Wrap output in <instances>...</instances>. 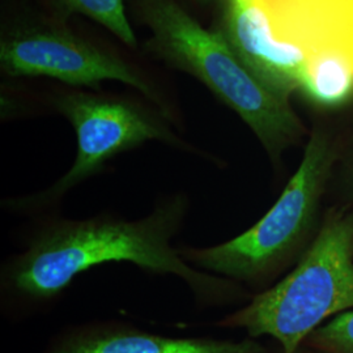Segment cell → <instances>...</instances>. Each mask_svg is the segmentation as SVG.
<instances>
[{
	"label": "cell",
	"instance_id": "14",
	"mask_svg": "<svg viewBox=\"0 0 353 353\" xmlns=\"http://www.w3.org/2000/svg\"><path fill=\"white\" fill-rule=\"evenodd\" d=\"M296 353H316L314 352V351H312V350H310V348H307V347H305V345H303V347H301V348H300V350H299V351H297V352Z\"/></svg>",
	"mask_w": 353,
	"mask_h": 353
},
{
	"label": "cell",
	"instance_id": "11",
	"mask_svg": "<svg viewBox=\"0 0 353 353\" xmlns=\"http://www.w3.org/2000/svg\"><path fill=\"white\" fill-rule=\"evenodd\" d=\"M300 90L318 106L338 108L353 97V71L334 58L307 61Z\"/></svg>",
	"mask_w": 353,
	"mask_h": 353
},
{
	"label": "cell",
	"instance_id": "7",
	"mask_svg": "<svg viewBox=\"0 0 353 353\" xmlns=\"http://www.w3.org/2000/svg\"><path fill=\"white\" fill-rule=\"evenodd\" d=\"M272 39L305 61L334 58L353 71V0H245Z\"/></svg>",
	"mask_w": 353,
	"mask_h": 353
},
{
	"label": "cell",
	"instance_id": "5",
	"mask_svg": "<svg viewBox=\"0 0 353 353\" xmlns=\"http://www.w3.org/2000/svg\"><path fill=\"white\" fill-rule=\"evenodd\" d=\"M0 68L4 75L46 76L72 87L119 81L138 89L166 114L163 93L138 65L79 36L67 21L49 13L20 11L3 19Z\"/></svg>",
	"mask_w": 353,
	"mask_h": 353
},
{
	"label": "cell",
	"instance_id": "1",
	"mask_svg": "<svg viewBox=\"0 0 353 353\" xmlns=\"http://www.w3.org/2000/svg\"><path fill=\"white\" fill-rule=\"evenodd\" d=\"M189 210L183 194L160 202L139 220L97 216L57 220L39 229L1 275L6 294L28 303L57 299L74 279L96 265L127 262L159 275L183 280L198 303L223 305L240 299L232 280L201 271L172 246Z\"/></svg>",
	"mask_w": 353,
	"mask_h": 353
},
{
	"label": "cell",
	"instance_id": "8",
	"mask_svg": "<svg viewBox=\"0 0 353 353\" xmlns=\"http://www.w3.org/2000/svg\"><path fill=\"white\" fill-rule=\"evenodd\" d=\"M219 33L267 87L290 97L300 90L306 61L294 49L275 42L261 16L245 0H220Z\"/></svg>",
	"mask_w": 353,
	"mask_h": 353
},
{
	"label": "cell",
	"instance_id": "10",
	"mask_svg": "<svg viewBox=\"0 0 353 353\" xmlns=\"http://www.w3.org/2000/svg\"><path fill=\"white\" fill-rule=\"evenodd\" d=\"M52 17L67 21L74 14L85 16L106 28L130 48L138 46L127 16L126 0H38Z\"/></svg>",
	"mask_w": 353,
	"mask_h": 353
},
{
	"label": "cell",
	"instance_id": "9",
	"mask_svg": "<svg viewBox=\"0 0 353 353\" xmlns=\"http://www.w3.org/2000/svg\"><path fill=\"white\" fill-rule=\"evenodd\" d=\"M46 353H270L249 338H174L123 323H94L71 328L51 341Z\"/></svg>",
	"mask_w": 353,
	"mask_h": 353
},
{
	"label": "cell",
	"instance_id": "12",
	"mask_svg": "<svg viewBox=\"0 0 353 353\" xmlns=\"http://www.w3.org/2000/svg\"><path fill=\"white\" fill-rule=\"evenodd\" d=\"M303 345L316 353H353V309L316 328Z\"/></svg>",
	"mask_w": 353,
	"mask_h": 353
},
{
	"label": "cell",
	"instance_id": "15",
	"mask_svg": "<svg viewBox=\"0 0 353 353\" xmlns=\"http://www.w3.org/2000/svg\"><path fill=\"white\" fill-rule=\"evenodd\" d=\"M204 3H210V1H220V0H202Z\"/></svg>",
	"mask_w": 353,
	"mask_h": 353
},
{
	"label": "cell",
	"instance_id": "4",
	"mask_svg": "<svg viewBox=\"0 0 353 353\" xmlns=\"http://www.w3.org/2000/svg\"><path fill=\"white\" fill-rule=\"evenodd\" d=\"M338 157L334 140L316 128L303 160L275 204L250 229L211 248L181 249L201 271L248 284H263L299 262L321 228V204Z\"/></svg>",
	"mask_w": 353,
	"mask_h": 353
},
{
	"label": "cell",
	"instance_id": "13",
	"mask_svg": "<svg viewBox=\"0 0 353 353\" xmlns=\"http://www.w3.org/2000/svg\"><path fill=\"white\" fill-rule=\"evenodd\" d=\"M348 188H350L351 201L353 204V154H351V161H350V168H348Z\"/></svg>",
	"mask_w": 353,
	"mask_h": 353
},
{
	"label": "cell",
	"instance_id": "6",
	"mask_svg": "<svg viewBox=\"0 0 353 353\" xmlns=\"http://www.w3.org/2000/svg\"><path fill=\"white\" fill-rule=\"evenodd\" d=\"M57 110L71 123L77 140V153L71 169L49 189L10 201L17 212L45 210L101 172L115 156L157 140L183 147L172 131L166 114L128 99L83 90H70L55 97Z\"/></svg>",
	"mask_w": 353,
	"mask_h": 353
},
{
	"label": "cell",
	"instance_id": "2",
	"mask_svg": "<svg viewBox=\"0 0 353 353\" xmlns=\"http://www.w3.org/2000/svg\"><path fill=\"white\" fill-rule=\"evenodd\" d=\"M135 19L150 30L147 49L164 63L199 80L250 127L271 160L305 134L290 97L252 72L214 30L203 28L176 0H131Z\"/></svg>",
	"mask_w": 353,
	"mask_h": 353
},
{
	"label": "cell",
	"instance_id": "3",
	"mask_svg": "<svg viewBox=\"0 0 353 353\" xmlns=\"http://www.w3.org/2000/svg\"><path fill=\"white\" fill-rule=\"evenodd\" d=\"M352 309L353 212L332 211L290 274L219 326L270 336L283 353H296L316 328Z\"/></svg>",
	"mask_w": 353,
	"mask_h": 353
}]
</instances>
